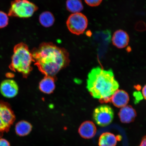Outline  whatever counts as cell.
<instances>
[{"instance_id": "cell-1", "label": "cell", "mask_w": 146, "mask_h": 146, "mask_svg": "<svg viewBox=\"0 0 146 146\" xmlns=\"http://www.w3.org/2000/svg\"><path fill=\"white\" fill-rule=\"evenodd\" d=\"M32 53L35 65L46 76H54L69 62L67 51L51 43H42Z\"/></svg>"}, {"instance_id": "cell-2", "label": "cell", "mask_w": 146, "mask_h": 146, "mask_svg": "<svg viewBox=\"0 0 146 146\" xmlns=\"http://www.w3.org/2000/svg\"><path fill=\"white\" fill-rule=\"evenodd\" d=\"M87 84L91 95L101 103L111 102V96L119 87L112 69L105 70L99 67L92 69L89 73Z\"/></svg>"}, {"instance_id": "cell-3", "label": "cell", "mask_w": 146, "mask_h": 146, "mask_svg": "<svg viewBox=\"0 0 146 146\" xmlns=\"http://www.w3.org/2000/svg\"><path fill=\"white\" fill-rule=\"evenodd\" d=\"M33 62L32 53L26 44L21 43L15 46L10 65L11 69L21 73L25 77H27L32 70L31 65Z\"/></svg>"}, {"instance_id": "cell-4", "label": "cell", "mask_w": 146, "mask_h": 146, "mask_svg": "<svg viewBox=\"0 0 146 146\" xmlns=\"http://www.w3.org/2000/svg\"><path fill=\"white\" fill-rule=\"evenodd\" d=\"M38 7L28 0H14L11 3L8 15L10 17L28 18L31 17Z\"/></svg>"}, {"instance_id": "cell-5", "label": "cell", "mask_w": 146, "mask_h": 146, "mask_svg": "<svg viewBox=\"0 0 146 146\" xmlns=\"http://www.w3.org/2000/svg\"><path fill=\"white\" fill-rule=\"evenodd\" d=\"M88 25V21L84 15L78 13L69 16L66 21L68 30L72 33L80 35L85 31Z\"/></svg>"}, {"instance_id": "cell-6", "label": "cell", "mask_w": 146, "mask_h": 146, "mask_svg": "<svg viewBox=\"0 0 146 146\" xmlns=\"http://www.w3.org/2000/svg\"><path fill=\"white\" fill-rule=\"evenodd\" d=\"M15 119V115L10 106L0 100V131L8 132Z\"/></svg>"}, {"instance_id": "cell-7", "label": "cell", "mask_w": 146, "mask_h": 146, "mask_svg": "<svg viewBox=\"0 0 146 146\" xmlns=\"http://www.w3.org/2000/svg\"><path fill=\"white\" fill-rule=\"evenodd\" d=\"M114 113L111 107L107 105L99 106L94 109L93 114L94 121L98 125L106 127L112 123Z\"/></svg>"}, {"instance_id": "cell-8", "label": "cell", "mask_w": 146, "mask_h": 146, "mask_svg": "<svg viewBox=\"0 0 146 146\" xmlns=\"http://www.w3.org/2000/svg\"><path fill=\"white\" fill-rule=\"evenodd\" d=\"M19 88L16 82L13 80L7 79L1 82L0 92L5 98H12L17 95Z\"/></svg>"}, {"instance_id": "cell-9", "label": "cell", "mask_w": 146, "mask_h": 146, "mask_svg": "<svg viewBox=\"0 0 146 146\" xmlns=\"http://www.w3.org/2000/svg\"><path fill=\"white\" fill-rule=\"evenodd\" d=\"M78 132L82 138L90 139L95 136L96 127L93 122L86 121L82 123L78 128Z\"/></svg>"}, {"instance_id": "cell-10", "label": "cell", "mask_w": 146, "mask_h": 146, "mask_svg": "<svg viewBox=\"0 0 146 146\" xmlns=\"http://www.w3.org/2000/svg\"><path fill=\"white\" fill-rule=\"evenodd\" d=\"M129 101L128 94L125 91L117 89L113 94L111 102L115 106L122 108L126 106Z\"/></svg>"}, {"instance_id": "cell-11", "label": "cell", "mask_w": 146, "mask_h": 146, "mask_svg": "<svg viewBox=\"0 0 146 146\" xmlns=\"http://www.w3.org/2000/svg\"><path fill=\"white\" fill-rule=\"evenodd\" d=\"M118 115L120 121L125 123H132L137 116L136 110L130 105H126L121 108Z\"/></svg>"}, {"instance_id": "cell-12", "label": "cell", "mask_w": 146, "mask_h": 146, "mask_svg": "<svg viewBox=\"0 0 146 146\" xmlns=\"http://www.w3.org/2000/svg\"><path fill=\"white\" fill-rule=\"evenodd\" d=\"M129 36L127 33L123 30H118L114 33L112 38L113 45L118 48H123L128 44Z\"/></svg>"}, {"instance_id": "cell-13", "label": "cell", "mask_w": 146, "mask_h": 146, "mask_svg": "<svg viewBox=\"0 0 146 146\" xmlns=\"http://www.w3.org/2000/svg\"><path fill=\"white\" fill-rule=\"evenodd\" d=\"M39 88L41 92L50 94L53 92L55 88L54 76H46L39 83Z\"/></svg>"}, {"instance_id": "cell-14", "label": "cell", "mask_w": 146, "mask_h": 146, "mask_svg": "<svg viewBox=\"0 0 146 146\" xmlns=\"http://www.w3.org/2000/svg\"><path fill=\"white\" fill-rule=\"evenodd\" d=\"M32 125L29 122L21 120L16 124L15 131L17 135L21 137L27 135L31 132Z\"/></svg>"}, {"instance_id": "cell-15", "label": "cell", "mask_w": 146, "mask_h": 146, "mask_svg": "<svg viewBox=\"0 0 146 146\" xmlns=\"http://www.w3.org/2000/svg\"><path fill=\"white\" fill-rule=\"evenodd\" d=\"M118 138L112 133L106 132L100 136L98 141L99 146H116Z\"/></svg>"}, {"instance_id": "cell-16", "label": "cell", "mask_w": 146, "mask_h": 146, "mask_svg": "<svg viewBox=\"0 0 146 146\" xmlns=\"http://www.w3.org/2000/svg\"><path fill=\"white\" fill-rule=\"evenodd\" d=\"M39 21L42 25L45 27L52 26L54 23L55 18L53 15L49 11L42 13L39 17Z\"/></svg>"}, {"instance_id": "cell-17", "label": "cell", "mask_w": 146, "mask_h": 146, "mask_svg": "<svg viewBox=\"0 0 146 146\" xmlns=\"http://www.w3.org/2000/svg\"><path fill=\"white\" fill-rule=\"evenodd\" d=\"M66 7L67 10L73 13H80L83 9L81 0H67Z\"/></svg>"}, {"instance_id": "cell-18", "label": "cell", "mask_w": 146, "mask_h": 146, "mask_svg": "<svg viewBox=\"0 0 146 146\" xmlns=\"http://www.w3.org/2000/svg\"><path fill=\"white\" fill-rule=\"evenodd\" d=\"M8 15L0 11V29H3L8 25L9 18Z\"/></svg>"}, {"instance_id": "cell-19", "label": "cell", "mask_w": 146, "mask_h": 146, "mask_svg": "<svg viewBox=\"0 0 146 146\" xmlns=\"http://www.w3.org/2000/svg\"><path fill=\"white\" fill-rule=\"evenodd\" d=\"M103 0H85L86 4L91 7H96L99 5Z\"/></svg>"}, {"instance_id": "cell-20", "label": "cell", "mask_w": 146, "mask_h": 146, "mask_svg": "<svg viewBox=\"0 0 146 146\" xmlns=\"http://www.w3.org/2000/svg\"><path fill=\"white\" fill-rule=\"evenodd\" d=\"M135 29L138 31H143L146 30V25L143 22H139L136 24Z\"/></svg>"}, {"instance_id": "cell-21", "label": "cell", "mask_w": 146, "mask_h": 146, "mask_svg": "<svg viewBox=\"0 0 146 146\" xmlns=\"http://www.w3.org/2000/svg\"><path fill=\"white\" fill-rule=\"evenodd\" d=\"M0 146H11L9 142L5 139H0Z\"/></svg>"}, {"instance_id": "cell-22", "label": "cell", "mask_w": 146, "mask_h": 146, "mask_svg": "<svg viewBox=\"0 0 146 146\" xmlns=\"http://www.w3.org/2000/svg\"><path fill=\"white\" fill-rule=\"evenodd\" d=\"M139 146H146V135L142 138Z\"/></svg>"}, {"instance_id": "cell-23", "label": "cell", "mask_w": 146, "mask_h": 146, "mask_svg": "<svg viewBox=\"0 0 146 146\" xmlns=\"http://www.w3.org/2000/svg\"><path fill=\"white\" fill-rule=\"evenodd\" d=\"M142 94L143 97L146 100V85L143 87L142 89Z\"/></svg>"}, {"instance_id": "cell-24", "label": "cell", "mask_w": 146, "mask_h": 146, "mask_svg": "<svg viewBox=\"0 0 146 146\" xmlns=\"http://www.w3.org/2000/svg\"><path fill=\"white\" fill-rule=\"evenodd\" d=\"M3 135V133L1 132V131H0V139H1V137H2Z\"/></svg>"}]
</instances>
